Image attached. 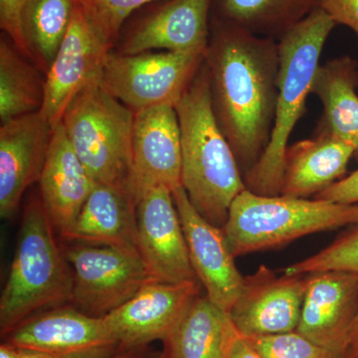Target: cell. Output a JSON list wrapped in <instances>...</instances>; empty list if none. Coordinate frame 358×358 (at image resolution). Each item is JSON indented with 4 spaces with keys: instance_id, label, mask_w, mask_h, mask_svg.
Segmentation results:
<instances>
[{
    "instance_id": "1",
    "label": "cell",
    "mask_w": 358,
    "mask_h": 358,
    "mask_svg": "<svg viewBox=\"0 0 358 358\" xmlns=\"http://www.w3.org/2000/svg\"><path fill=\"white\" fill-rule=\"evenodd\" d=\"M205 64L219 126L247 173L262 157L274 126L279 43L221 20L208 43Z\"/></svg>"
},
{
    "instance_id": "2",
    "label": "cell",
    "mask_w": 358,
    "mask_h": 358,
    "mask_svg": "<svg viewBox=\"0 0 358 358\" xmlns=\"http://www.w3.org/2000/svg\"><path fill=\"white\" fill-rule=\"evenodd\" d=\"M176 110L181 136V185L193 207L223 229L231 205L247 188L214 112L205 61Z\"/></svg>"
},
{
    "instance_id": "3",
    "label": "cell",
    "mask_w": 358,
    "mask_h": 358,
    "mask_svg": "<svg viewBox=\"0 0 358 358\" xmlns=\"http://www.w3.org/2000/svg\"><path fill=\"white\" fill-rule=\"evenodd\" d=\"M336 26L319 7L278 40L280 69L274 126L262 157L244 174L250 192L264 196L281 194L289 136L305 114L320 55Z\"/></svg>"
},
{
    "instance_id": "4",
    "label": "cell",
    "mask_w": 358,
    "mask_h": 358,
    "mask_svg": "<svg viewBox=\"0 0 358 358\" xmlns=\"http://www.w3.org/2000/svg\"><path fill=\"white\" fill-rule=\"evenodd\" d=\"M41 199L26 205L8 278L0 296V327L7 333L42 308L71 301L73 277Z\"/></svg>"
},
{
    "instance_id": "5",
    "label": "cell",
    "mask_w": 358,
    "mask_h": 358,
    "mask_svg": "<svg viewBox=\"0 0 358 358\" xmlns=\"http://www.w3.org/2000/svg\"><path fill=\"white\" fill-rule=\"evenodd\" d=\"M348 225H358V203L264 196L245 189L231 205L223 231L236 258Z\"/></svg>"
},
{
    "instance_id": "6",
    "label": "cell",
    "mask_w": 358,
    "mask_h": 358,
    "mask_svg": "<svg viewBox=\"0 0 358 358\" xmlns=\"http://www.w3.org/2000/svg\"><path fill=\"white\" fill-rule=\"evenodd\" d=\"M134 114L106 91L100 80L82 90L66 110V134L96 183L128 189Z\"/></svg>"
},
{
    "instance_id": "7",
    "label": "cell",
    "mask_w": 358,
    "mask_h": 358,
    "mask_svg": "<svg viewBox=\"0 0 358 358\" xmlns=\"http://www.w3.org/2000/svg\"><path fill=\"white\" fill-rule=\"evenodd\" d=\"M206 52L110 53L100 83L134 112L159 106L176 107L204 64Z\"/></svg>"
},
{
    "instance_id": "8",
    "label": "cell",
    "mask_w": 358,
    "mask_h": 358,
    "mask_svg": "<svg viewBox=\"0 0 358 358\" xmlns=\"http://www.w3.org/2000/svg\"><path fill=\"white\" fill-rule=\"evenodd\" d=\"M64 256L73 277L71 301L93 317L121 307L152 282L136 247L78 245Z\"/></svg>"
},
{
    "instance_id": "9",
    "label": "cell",
    "mask_w": 358,
    "mask_h": 358,
    "mask_svg": "<svg viewBox=\"0 0 358 358\" xmlns=\"http://www.w3.org/2000/svg\"><path fill=\"white\" fill-rule=\"evenodd\" d=\"M112 47L75 0L69 28L45 77L40 112L52 126L62 122L66 110L82 90L101 79Z\"/></svg>"
},
{
    "instance_id": "10",
    "label": "cell",
    "mask_w": 358,
    "mask_h": 358,
    "mask_svg": "<svg viewBox=\"0 0 358 358\" xmlns=\"http://www.w3.org/2000/svg\"><path fill=\"white\" fill-rule=\"evenodd\" d=\"M136 248L152 282L199 281L188 253L173 192H145L136 204Z\"/></svg>"
},
{
    "instance_id": "11",
    "label": "cell",
    "mask_w": 358,
    "mask_h": 358,
    "mask_svg": "<svg viewBox=\"0 0 358 358\" xmlns=\"http://www.w3.org/2000/svg\"><path fill=\"white\" fill-rule=\"evenodd\" d=\"M133 147L128 190L138 204L141 197L159 186L171 192L181 185V136L173 106L134 112Z\"/></svg>"
},
{
    "instance_id": "12",
    "label": "cell",
    "mask_w": 358,
    "mask_h": 358,
    "mask_svg": "<svg viewBox=\"0 0 358 358\" xmlns=\"http://www.w3.org/2000/svg\"><path fill=\"white\" fill-rule=\"evenodd\" d=\"M308 274L278 275L266 266L244 277L243 289L230 319L245 336L296 331L307 289Z\"/></svg>"
},
{
    "instance_id": "13",
    "label": "cell",
    "mask_w": 358,
    "mask_h": 358,
    "mask_svg": "<svg viewBox=\"0 0 358 358\" xmlns=\"http://www.w3.org/2000/svg\"><path fill=\"white\" fill-rule=\"evenodd\" d=\"M173 195L195 275L209 300L229 313L241 294L244 277L236 267L224 231L193 207L182 186L173 190Z\"/></svg>"
},
{
    "instance_id": "14",
    "label": "cell",
    "mask_w": 358,
    "mask_h": 358,
    "mask_svg": "<svg viewBox=\"0 0 358 358\" xmlns=\"http://www.w3.org/2000/svg\"><path fill=\"white\" fill-rule=\"evenodd\" d=\"M199 282H148L131 300L103 315L117 345L136 348L166 341L199 296Z\"/></svg>"
},
{
    "instance_id": "15",
    "label": "cell",
    "mask_w": 358,
    "mask_h": 358,
    "mask_svg": "<svg viewBox=\"0 0 358 358\" xmlns=\"http://www.w3.org/2000/svg\"><path fill=\"white\" fill-rule=\"evenodd\" d=\"M357 310L358 273H310L296 331L345 357Z\"/></svg>"
},
{
    "instance_id": "16",
    "label": "cell",
    "mask_w": 358,
    "mask_h": 358,
    "mask_svg": "<svg viewBox=\"0 0 358 358\" xmlns=\"http://www.w3.org/2000/svg\"><path fill=\"white\" fill-rule=\"evenodd\" d=\"M53 134L41 112L22 115L0 128V215L10 218L23 194L39 182Z\"/></svg>"
},
{
    "instance_id": "17",
    "label": "cell",
    "mask_w": 358,
    "mask_h": 358,
    "mask_svg": "<svg viewBox=\"0 0 358 358\" xmlns=\"http://www.w3.org/2000/svg\"><path fill=\"white\" fill-rule=\"evenodd\" d=\"M210 4L211 0H169L134 28L120 53L206 52Z\"/></svg>"
},
{
    "instance_id": "18",
    "label": "cell",
    "mask_w": 358,
    "mask_h": 358,
    "mask_svg": "<svg viewBox=\"0 0 358 358\" xmlns=\"http://www.w3.org/2000/svg\"><path fill=\"white\" fill-rule=\"evenodd\" d=\"M39 183L45 211L54 229L63 236L72 227L96 182L75 152L62 122L53 127Z\"/></svg>"
},
{
    "instance_id": "19",
    "label": "cell",
    "mask_w": 358,
    "mask_h": 358,
    "mask_svg": "<svg viewBox=\"0 0 358 358\" xmlns=\"http://www.w3.org/2000/svg\"><path fill=\"white\" fill-rule=\"evenodd\" d=\"M9 343L24 350L53 353L119 345L103 317H93L73 308H57L24 320L11 331Z\"/></svg>"
},
{
    "instance_id": "20",
    "label": "cell",
    "mask_w": 358,
    "mask_h": 358,
    "mask_svg": "<svg viewBox=\"0 0 358 358\" xmlns=\"http://www.w3.org/2000/svg\"><path fill=\"white\" fill-rule=\"evenodd\" d=\"M352 145L324 134L296 141L287 148L281 194L294 199L315 197L345 178Z\"/></svg>"
},
{
    "instance_id": "21",
    "label": "cell",
    "mask_w": 358,
    "mask_h": 358,
    "mask_svg": "<svg viewBox=\"0 0 358 358\" xmlns=\"http://www.w3.org/2000/svg\"><path fill=\"white\" fill-rule=\"evenodd\" d=\"M62 237L91 245L136 248V205L129 190L96 183L72 227Z\"/></svg>"
},
{
    "instance_id": "22",
    "label": "cell",
    "mask_w": 358,
    "mask_h": 358,
    "mask_svg": "<svg viewBox=\"0 0 358 358\" xmlns=\"http://www.w3.org/2000/svg\"><path fill=\"white\" fill-rule=\"evenodd\" d=\"M358 63L350 56L331 59L320 65L312 95L322 105L317 133L345 141L358 157Z\"/></svg>"
},
{
    "instance_id": "23",
    "label": "cell",
    "mask_w": 358,
    "mask_h": 358,
    "mask_svg": "<svg viewBox=\"0 0 358 358\" xmlns=\"http://www.w3.org/2000/svg\"><path fill=\"white\" fill-rule=\"evenodd\" d=\"M236 327L229 313L197 296L167 336L166 358H225Z\"/></svg>"
},
{
    "instance_id": "24",
    "label": "cell",
    "mask_w": 358,
    "mask_h": 358,
    "mask_svg": "<svg viewBox=\"0 0 358 358\" xmlns=\"http://www.w3.org/2000/svg\"><path fill=\"white\" fill-rule=\"evenodd\" d=\"M319 3L320 0H219L223 20L274 39L305 20Z\"/></svg>"
},
{
    "instance_id": "25",
    "label": "cell",
    "mask_w": 358,
    "mask_h": 358,
    "mask_svg": "<svg viewBox=\"0 0 358 358\" xmlns=\"http://www.w3.org/2000/svg\"><path fill=\"white\" fill-rule=\"evenodd\" d=\"M45 79L15 46L0 41V120L1 124L40 112Z\"/></svg>"
},
{
    "instance_id": "26",
    "label": "cell",
    "mask_w": 358,
    "mask_h": 358,
    "mask_svg": "<svg viewBox=\"0 0 358 358\" xmlns=\"http://www.w3.org/2000/svg\"><path fill=\"white\" fill-rule=\"evenodd\" d=\"M75 0H32L24 14L32 61L45 72L53 62L72 20Z\"/></svg>"
},
{
    "instance_id": "27",
    "label": "cell",
    "mask_w": 358,
    "mask_h": 358,
    "mask_svg": "<svg viewBox=\"0 0 358 358\" xmlns=\"http://www.w3.org/2000/svg\"><path fill=\"white\" fill-rule=\"evenodd\" d=\"M324 271L358 273V227L338 237L334 243L285 270L286 274H310Z\"/></svg>"
},
{
    "instance_id": "28",
    "label": "cell",
    "mask_w": 358,
    "mask_h": 358,
    "mask_svg": "<svg viewBox=\"0 0 358 358\" xmlns=\"http://www.w3.org/2000/svg\"><path fill=\"white\" fill-rule=\"evenodd\" d=\"M245 338L262 358H345L313 343L296 331Z\"/></svg>"
},
{
    "instance_id": "29",
    "label": "cell",
    "mask_w": 358,
    "mask_h": 358,
    "mask_svg": "<svg viewBox=\"0 0 358 358\" xmlns=\"http://www.w3.org/2000/svg\"><path fill=\"white\" fill-rule=\"evenodd\" d=\"M92 22L110 45L119 37L122 26L136 9L157 0H76Z\"/></svg>"
},
{
    "instance_id": "30",
    "label": "cell",
    "mask_w": 358,
    "mask_h": 358,
    "mask_svg": "<svg viewBox=\"0 0 358 358\" xmlns=\"http://www.w3.org/2000/svg\"><path fill=\"white\" fill-rule=\"evenodd\" d=\"M32 0H0V27L10 38L13 46L32 60L24 32V14Z\"/></svg>"
},
{
    "instance_id": "31",
    "label": "cell",
    "mask_w": 358,
    "mask_h": 358,
    "mask_svg": "<svg viewBox=\"0 0 358 358\" xmlns=\"http://www.w3.org/2000/svg\"><path fill=\"white\" fill-rule=\"evenodd\" d=\"M319 7L336 25L350 28L358 39V0H320Z\"/></svg>"
},
{
    "instance_id": "32",
    "label": "cell",
    "mask_w": 358,
    "mask_h": 358,
    "mask_svg": "<svg viewBox=\"0 0 358 358\" xmlns=\"http://www.w3.org/2000/svg\"><path fill=\"white\" fill-rule=\"evenodd\" d=\"M313 199L329 200L338 203H358V169L334 183Z\"/></svg>"
},
{
    "instance_id": "33",
    "label": "cell",
    "mask_w": 358,
    "mask_h": 358,
    "mask_svg": "<svg viewBox=\"0 0 358 358\" xmlns=\"http://www.w3.org/2000/svg\"><path fill=\"white\" fill-rule=\"evenodd\" d=\"M115 348H96L75 353H53L20 348V358H108Z\"/></svg>"
},
{
    "instance_id": "34",
    "label": "cell",
    "mask_w": 358,
    "mask_h": 358,
    "mask_svg": "<svg viewBox=\"0 0 358 358\" xmlns=\"http://www.w3.org/2000/svg\"><path fill=\"white\" fill-rule=\"evenodd\" d=\"M225 358H262L243 334L234 331L231 336Z\"/></svg>"
},
{
    "instance_id": "35",
    "label": "cell",
    "mask_w": 358,
    "mask_h": 358,
    "mask_svg": "<svg viewBox=\"0 0 358 358\" xmlns=\"http://www.w3.org/2000/svg\"><path fill=\"white\" fill-rule=\"evenodd\" d=\"M345 358H358V310L350 329Z\"/></svg>"
},
{
    "instance_id": "36",
    "label": "cell",
    "mask_w": 358,
    "mask_h": 358,
    "mask_svg": "<svg viewBox=\"0 0 358 358\" xmlns=\"http://www.w3.org/2000/svg\"><path fill=\"white\" fill-rule=\"evenodd\" d=\"M20 348L17 346L6 343L0 348V358H20Z\"/></svg>"
},
{
    "instance_id": "37",
    "label": "cell",
    "mask_w": 358,
    "mask_h": 358,
    "mask_svg": "<svg viewBox=\"0 0 358 358\" xmlns=\"http://www.w3.org/2000/svg\"><path fill=\"white\" fill-rule=\"evenodd\" d=\"M131 350H134V348H131ZM131 350H129V352L120 353V355H110V357L108 358H136V355H134Z\"/></svg>"
},
{
    "instance_id": "38",
    "label": "cell",
    "mask_w": 358,
    "mask_h": 358,
    "mask_svg": "<svg viewBox=\"0 0 358 358\" xmlns=\"http://www.w3.org/2000/svg\"><path fill=\"white\" fill-rule=\"evenodd\" d=\"M160 358H166V355H164V357H160Z\"/></svg>"
}]
</instances>
